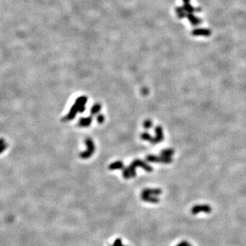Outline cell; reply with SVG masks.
<instances>
[{
    "mask_svg": "<svg viewBox=\"0 0 246 246\" xmlns=\"http://www.w3.org/2000/svg\"><path fill=\"white\" fill-rule=\"evenodd\" d=\"M212 211V208L209 204H196L191 209V213L192 215H197L202 212L210 213Z\"/></svg>",
    "mask_w": 246,
    "mask_h": 246,
    "instance_id": "1",
    "label": "cell"
},
{
    "mask_svg": "<svg viewBox=\"0 0 246 246\" xmlns=\"http://www.w3.org/2000/svg\"><path fill=\"white\" fill-rule=\"evenodd\" d=\"M142 199L145 202H148L150 203H153V204H156L159 202V199L156 197L150 196V195H145L142 194Z\"/></svg>",
    "mask_w": 246,
    "mask_h": 246,
    "instance_id": "5",
    "label": "cell"
},
{
    "mask_svg": "<svg viewBox=\"0 0 246 246\" xmlns=\"http://www.w3.org/2000/svg\"><path fill=\"white\" fill-rule=\"evenodd\" d=\"M162 191L159 189H146L144 190L142 192V194L150 195V196H159L161 194Z\"/></svg>",
    "mask_w": 246,
    "mask_h": 246,
    "instance_id": "4",
    "label": "cell"
},
{
    "mask_svg": "<svg viewBox=\"0 0 246 246\" xmlns=\"http://www.w3.org/2000/svg\"><path fill=\"white\" fill-rule=\"evenodd\" d=\"M187 246H193V245H192V244H190V243H188V244H187Z\"/></svg>",
    "mask_w": 246,
    "mask_h": 246,
    "instance_id": "14",
    "label": "cell"
},
{
    "mask_svg": "<svg viewBox=\"0 0 246 246\" xmlns=\"http://www.w3.org/2000/svg\"><path fill=\"white\" fill-rule=\"evenodd\" d=\"M188 243L189 242H187V241H182L181 242H180L179 243H178L176 246H187V245Z\"/></svg>",
    "mask_w": 246,
    "mask_h": 246,
    "instance_id": "10",
    "label": "cell"
},
{
    "mask_svg": "<svg viewBox=\"0 0 246 246\" xmlns=\"http://www.w3.org/2000/svg\"><path fill=\"white\" fill-rule=\"evenodd\" d=\"M200 11H201V8H200V7L196 8V12H198V13H199V12H200Z\"/></svg>",
    "mask_w": 246,
    "mask_h": 246,
    "instance_id": "13",
    "label": "cell"
},
{
    "mask_svg": "<svg viewBox=\"0 0 246 246\" xmlns=\"http://www.w3.org/2000/svg\"><path fill=\"white\" fill-rule=\"evenodd\" d=\"M146 124H145V127H146V128H150V127H151V125H152V123H151V122H150V121H148L147 122H146Z\"/></svg>",
    "mask_w": 246,
    "mask_h": 246,
    "instance_id": "11",
    "label": "cell"
},
{
    "mask_svg": "<svg viewBox=\"0 0 246 246\" xmlns=\"http://www.w3.org/2000/svg\"><path fill=\"white\" fill-rule=\"evenodd\" d=\"M187 18L189 19V21L193 25H198L199 24L202 23V20L199 18L196 17V16L194 15L193 13H187Z\"/></svg>",
    "mask_w": 246,
    "mask_h": 246,
    "instance_id": "3",
    "label": "cell"
},
{
    "mask_svg": "<svg viewBox=\"0 0 246 246\" xmlns=\"http://www.w3.org/2000/svg\"><path fill=\"white\" fill-rule=\"evenodd\" d=\"M176 12L177 13L178 17L179 19H183V18L187 17V13L185 11H184L183 7H178L176 8Z\"/></svg>",
    "mask_w": 246,
    "mask_h": 246,
    "instance_id": "6",
    "label": "cell"
},
{
    "mask_svg": "<svg viewBox=\"0 0 246 246\" xmlns=\"http://www.w3.org/2000/svg\"><path fill=\"white\" fill-rule=\"evenodd\" d=\"M183 1L184 4H190V0H183Z\"/></svg>",
    "mask_w": 246,
    "mask_h": 246,
    "instance_id": "12",
    "label": "cell"
},
{
    "mask_svg": "<svg viewBox=\"0 0 246 246\" xmlns=\"http://www.w3.org/2000/svg\"><path fill=\"white\" fill-rule=\"evenodd\" d=\"M174 153V150L172 149H170V148H168V149L164 150L162 151V154L164 156H168L170 157V156L172 155Z\"/></svg>",
    "mask_w": 246,
    "mask_h": 246,
    "instance_id": "8",
    "label": "cell"
},
{
    "mask_svg": "<svg viewBox=\"0 0 246 246\" xmlns=\"http://www.w3.org/2000/svg\"><path fill=\"white\" fill-rule=\"evenodd\" d=\"M192 34L193 36H209L211 35V32L209 29H202V28H197L192 31Z\"/></svg>",
    "mask_w": 246,
    "mask_h": 246,
    "instance_id": "2",
    "label": "cell"
},
{
    "mask_svg": "<svg viewBox=\"0 0 246 246\" xmlns=\"http://www.w3.org/2000/svg\"><path fill=\"white\" fill-rule=\"evenodd\" d=\"M183 9L187 13H193L196 12V8L190 5V4H185L183 5Z\"/></svg>",
    "mask_w": 246,
    "mask_h": 246,
    "instance_id": "7",
    "label": "cell"
},
{
    "mask_svg": "<svg viewBox=\"0 0 246 246\" xmlns=\"http://www.w3.org/2000/svg\"><path fill=\"white\" fill-rule=\"evenodd\" d=\"M111 246H125V245H123L121 239H116L115 240L114 243H113V244Z\"/></svg>",
    "mask_w": 246,
    "mask_h": 246,
    "instance_id": "9",
    "label": "cell"
}]
</instances>
